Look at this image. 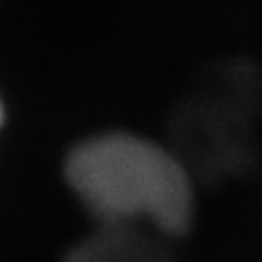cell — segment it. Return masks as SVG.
Wrapping results in <instances>:
<instances>
[{
  "label": "cell",
  "mask_w": 262,
  "mask_h": 262,
  "mask_svg": "<svg viewBox=\"0 0 262 262\" xmlns=\"http://www.w3.org/2000/svg\"><path fill=\"white\" fill-rule=\"evenodd\" d=\"M66 179L98 223H138L177 236L192 221V177L166 144L112 131L77 144Z\"/></svg>",
  "instance_id": "cell-1"
},
{
  "label": "cell",
  "mask_w": 262,
  "mask_h": 262,
  "mask_svg": "<svg viewBox=\"0 0 262 262\" xmlns=\"http://www.w3.org/2000/svg\"><path fill=\"white\" fill-rule=\"evenodd\" d=\"M251 81L247 68H210L173 107L166 144L192 179L216 182L245 166L249 155Z\"/></svg>",
  "instance_id": "cell-2"
},
{
  "label": "cell",
  "mask_w": 262,
  "mask_h": 262,
  "mask_svg": "<svg viewBox=\"0 0 262 262\" xmlns=\"http://www.w3.org/2000/svg\"><path fill=\"white\" fill-rule=\"evenodd\" d=\"M166 234L138 223H98L66 262H175Z\"/></svg>",
  "instance_id": "cell-3"
},
{
  "label": "cell",
  "mask_w": 262,
  "mask_h": 262,
  "mask_svg": "<svg viewBox=\"0 0 262 262\" xmlns=\"http://www.w3.org/2000/svg\"><path fill=\"white\" fill-rule=\"evenodd\" d=\"M0 116H3V110H0Z\"/></svg>",
  "instance_id": "cell-4"
}]
</instances>
